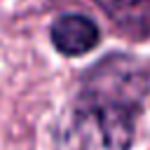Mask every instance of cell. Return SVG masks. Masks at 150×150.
Wrapping results in <instances>:
<instances>
[{"mask_svg":"<svg viewBox=\"0 0 150 150\" xmlns=\"http://www.w3.org/2000/svg\"><path fill=\"white\" fill-rule=\"evenodd\" d=\"M49 42L59 54H63L68 59H77V56H84V54H89L98 47L101 28L87 14L66 12V14H59L52 21Z\"/></svg>","mask_w":150,"mask_h":150,"instance_id":"7a4b0ae2","label":"cell"},{"mask_svg":"<svg viewBox=\"0 0 150 150\" xmlns=\"http://www.w3.org/2000/svg\"><path fill=\"white\" fill-rule=\"evenodd\" d=\"M117 30L138 40L150 38V0H91Z\"/></svg>","mask_w":150,"mask_h":150,"instance_id":"3957f363","label":"cell"},{"mask_svg":"<svg viewBox=\"0 0 150 150\" xmlns=\"http://www.w3.org/2000/svg\"><path fill=\"white\" fill-rule=\"evenodd\" d=\"M150 94V63L112 52L91 63L54 124V150H131Z\"/></svg>","mask_w":150,"mask_h":150,"instance_id":"6da1fadb","label":"cell"}]
</instances>
